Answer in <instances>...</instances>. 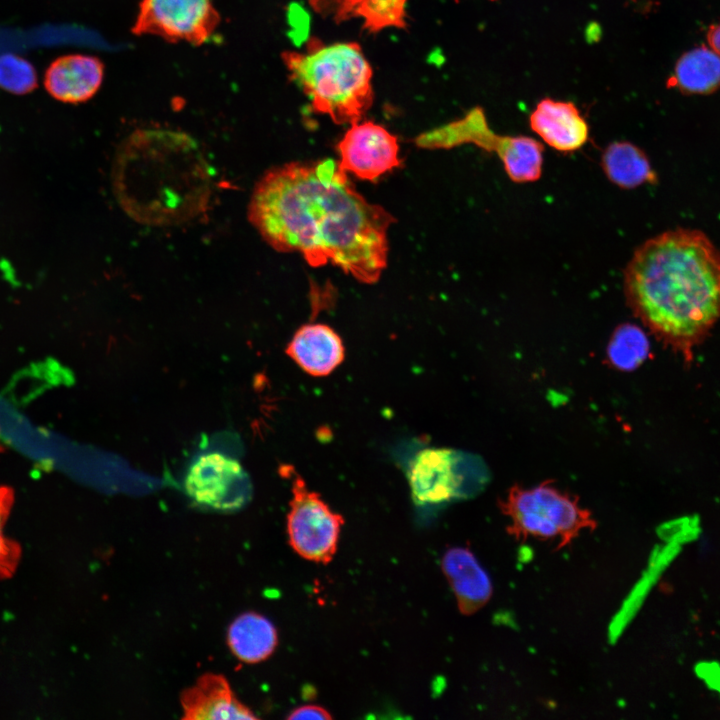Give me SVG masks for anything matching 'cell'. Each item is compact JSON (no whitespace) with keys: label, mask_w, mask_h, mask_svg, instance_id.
Masks as SVG:
<instances>
[{"label":"cell","mask_w":720,"mask_h":720,"mask_svg":"<svg viewBox=\"0 0 720 720\" xmlns=\"http://www.w3.org/2000/svg\"><path fill=\"white\" fill-rule=\"evenodd\" d=\"M248 220L274 250L299 252L312 267L332 263L366 284L387 266V231L395 221L358 193L332 159L266 171L251 194Z\"/></svg>","instance_id":"6da1fadb"},{"label":"cell","mask_w":720,"mask_h":720,"mask_svg":"<svg viewBox=\"0 0 720 720\" xmlns=\"http://www.w3.org/2000/svg\"><path fill=\"white\" fill-rule=\"evenodd\" d=\"M624 293L633 314L690 363L720 320V250L696 229L662 232L634 251Z\"/></svg>","instance_id":"7a4b0ae2"},{"label":"cell","mask_w":720,"mask_h":720,"mask_svg":"<svg viewBox=\"0 0 720 720\" xmlns=\"http://www.w3.org/2000/svg\"><path fill=\"white\" fill-rule=\"evenodd\" d=\"M112 178L122 209L148 225L189 221L207 208L211 195L212 175L197 143L171 130H137L127 137Z\"/></svg>","instance_id":"3957f363"},{"label":"cell","mask_w":720,"mask_h":720,"mask_svg":"<svg viewBox=\"0 0 720 720\" xmlns=\"http://www.w3.org/2000/svg\"><path fill=\"white\" fill-rule=\"evenodd\" d=\"M281 58L313 110L334 123L359 122L372 106L373 72L358 43L324 44L312 38L305 51H285Z\"/></svg>","instance_id":"277c9868"},{"label":"cell","mask_w":720,"mask_h":720,"mask_svg":"<svg viewBox=\"0 0 720 720\" xmlns=\"http://www.w3.org/2000/svg\"><path fill=\"white\" fill-rule=\"evenodd\" d=\"M499 506L509 520L507 531L517 540L537 539L563 548L583 530L597 526L578 497L552 480L532 487L514 485Z\"/></svg>","instance_id":"5b68a950"},{"label":"cell","mask_w":720,"mask_h":720,"mask_svg":"<svg viewBox=\"0 0 720 720\" xmlns=\"http://www.w3.org/2000/svg\"><path fill=\"white\" fill-rule=\"evenodd\" d=\"M291 472L292 499L286 520L289 544L302 558L328 564L337 551L344 518L310 490L300 475Z\"/></svg>","instance_id":"8992f818"},{"label":"cell","mask_w":720,"mask_h":720,"mask_svg":"<svg viewBox=\"0 0 720 720\" xmlns=\"http://www.w3.org/2000/svg\"><path fill=\"white\" fill-rule=\"evenodd\" d=\"M218 23L211 0H142L132 31L199 45L210 38Z\"/></svg>","instance_id":"52a82bcc"},{"label":"cell","mask_w":720,"mask_h":720,"mask_svg":"<svg viewBox=\"0 0 720 720\" xmlns=\"http://www.w3.org/2000/svg\"><path fill=\"white\" fill-rule=\"evenodd\" d=\"M184 488L196 503L219 511H235L248 503L252 486L240 463L219 452L197 457L189 467Z\"/></svg>","instance_id":"ba28073f"},{"label":"cell","mask_w":720,"mask_h":720,"mask_svg":"<svg viewBox=\"0 0 720 720\" xmlns=\"http://www.w3.org/2000/svg\"><path fill=\"white\" fill-rule=\"evenodd\" d=\"M337 149L339 169L363 180L374 181L401 164L397 137L372 121L352 124Z\"/></svg>","instance_id":"9c48e42d"},{"label":"cell","mask_w":720,"mask_h":720,"mask_svg":"<svg viewBox=\"0 0 720 720\" xmlns=\"http://www.w3.org/2000/svg\"><path fill=\"white\" fill-rule=\"evenodd\" d=\"M456 454L448 448H424L409 464L408 484L416 504L434 505L456 496L460 478Z\"/></svg>","instance_id":"30bf717a"},{"label":"cell","mask_w":720,"mask_h":720,"mask_svg":"<svg viewBox=\"0 0 720 720\" xmlns=\"http://www.w3.org/2000/svg\"><path fill=\"white\" fill-rule=\"evenodd\" d=\"M103 76L104 65L97 57L70 54L50 63L43 84L54 99L77 104L86 102L97 93Z\"/></svg>","instance_id":"8fae6325"},{"label":"cell","mask_w":720,"mask_h":720,"mask_svg":"<svg viewBox=\"0 0 720 720\" xmlns=\"http://www.w3.org/2000/svg\"><path fill=\"white\" fill-rule=\"evenodd\" d=\"M183 719H257L221 674L206 673L180 696Z\"/></svg>","instance_id":"7c38bea8"},{"label":"cell","mask_w":720,"mask_h":720,"mask_svg":"<svg viewBox=\"0 0 720 720\" xmlns=\"http://www.w3.org/2000/svg\"><path fill=\"white\" fill-rule=\"evenodd\" d=\"M529 123L547 145L562 153L579 150L589 138L588 123L572 102L544 98L531 113Z\"/></svg>","instance_id":"4fadbf2b"},{"label":"cell","mask_w":720,"mask_h":720,"mask_svg":"<svg viewBox=\"0 0 720 720\" xmlns=\"http://www.w3.org/2000/svg\"><path fill=\"white\" fill-rule=\"evenodd\" d=\"M285 352L299 368L314 377L328 376L345 358L341 337L323 323H309L298 328Z\"/></svg>","instance_id":"5bb4252c"},{"label":"cell","mask_w":720,"mask_h":720,"mask_svg":"<svg viewBox=\"0 0 720 720\" xmlns=\"http://www.w3.org/2000/svg\"><path fill=\"white\" fill-rule=\"evenodd\" d=\"M442 571L462 614L471 615L490 600L493 586L487 572L467 547H451L441 560Z\"/></svg>","instance_id":"9a60e30c"},{"label":"cell","mask_w":720,"mask_h":720,"mask_svg":"<svg viewBox=\"0 0 720 720\" xmlns=\"http://www.w3.org/2000/svg\"><path fill=\"white\" fill-rule=\"evenodd\" d=\"M227 644L241 662L255 664L268 659L278 645L274 624L257 612L236 617L227 630Z\"/></svg>","instance_id":"2e32d148"},{"label":"cell","mask_w":720,"mask_h":720,"mask_svg":"<svg viewBox=\"0 0 720 720\" xmlns=\"http://www.w3.org/2000/svg\"><path fill=\"white\" fill-rule=\"evenodd\" d=\"M668 86L686 95H708L720 88V55L701 45L677 60Z\"/></svg>","instance_id":"e0dca14e"},{"label":"cell","mask_w":720,"mask_h":720,"mask_svg":"<svg viewBox=\"0 0 720 720\" xmlns=\"http://www.w3.org/2000/svg\"><path fill=\"white\" fill-rule=\"evenodd\" d=\"M601 167L609 181L623 189L657 182L646 153L628 141L610 143L602 153Z\"/></svg>","instance_id":"ac0fdd59"},{"label":"cell","mask_w":720,"mask_h":720,"mask_svg":"<svg viewBox=\"0 0 720 720\" xmlns=\"http://www.w3.org/2000/svg\"><path fill=\"white\" fill-rule=\"evenodd\" d=\"M507 176L516 183L537 181L542 175L543 146L527 136H502L497 147Z\"/></svg>","instance_id":"d6986e66"},{"label":"cell","mask_w":720,"mask_h":720,"mask_svg":"<svg viewBox=\"0 0 720 720\" xmlns=\"http://www.w3.org/2000/svg\"><path fill=\"white\" fill-rule=\"evenodd\" d=\"M650 344L646 333L637 325L624 323L612 333L606 355L608 363L621 371H632L648 357Z\"/></svg>","instance_id":"ffe728a7"},{"label":"cell","mask_w":720,"mask_h":720,"mask_svg":"<svg viewBox=\"0 0 720 720\" xmlns=\"http://www.w3.org/2000/svg\"><path fill=\"white\" fill-rule=\"evenodd\" d=\"M408 0H361L355 9L354 18L363 20L369 32L383 29L406 27V5Z\"/></svg>","instance_id":"44dd1931"},{"label":"cell","mask_w":720,"mask_h":720,"mask_svg":"<svg viewBox=\"0 0 720 720\" xmlns=\"http://www.w3.org/2000/svg\"><path fill=\"white\" fill-rule=\"evenodd\" d=\"M38 87L33 64L12 53L0 55V88L15 95H25Z\"/></svg>","instance_id":"7402d4cb"},{"label":"cell","mask_w":720,"mask_h":720,"mask_svg":"<svg viewBox=\"0 0 720 720\" xmlns=\"http://www.w3.org/2000/svg\"><path fill=\"white\" fill-rule=\"evenodd\" d=\"M10 504L9 490L0 488V577L9 576L14 571L19 558L18 546L5 534Z\"/></svg>","instance_id":"603a6c76"},{"label":"cell","mask_w":720,"mask_h":720,"mask_svg":"<svg viewBox=\"0 0 720 720\" xmlns=\"http://www.w3.org/2000/svg\"><path fill=\"white\" fill-rule=\"evenodd\" d=\"M361 0H308L310 7L320 16L336 23L354 18Z\"/></svg>","instance_id":"cb8c5ba5"},{"label":"cell","mask_w":720,"mask_h":720,"mask_svg":"<svg viewBox=\"0 0 720 720\" xmlns=\"http://www.w3.org/2000/svg\"><path fill=\"white\" fill-rule=\"evenodd\" d=\"M287 719H317V720H327L332 719V715L330 712L325 709L322 706L315 705V704H309V705H302L299 707L294 708L290 711V713L286 717Z\"/></svg>","instance_id":"d4e9b609"},{"label":"cell","mask_w":720,"mask_h":720,"mask_svg":"<svg viewBox=\"0 0 720 720\" xmlns=\"http://www.w3.org/2000/svg\"><path fill=\"white\" fill-rule=\"evenodd\" d=\"M706 38L709 47L720 55V23L709 26Z\"/></svg>","instance_id":"484cf974"}]
</instances>
